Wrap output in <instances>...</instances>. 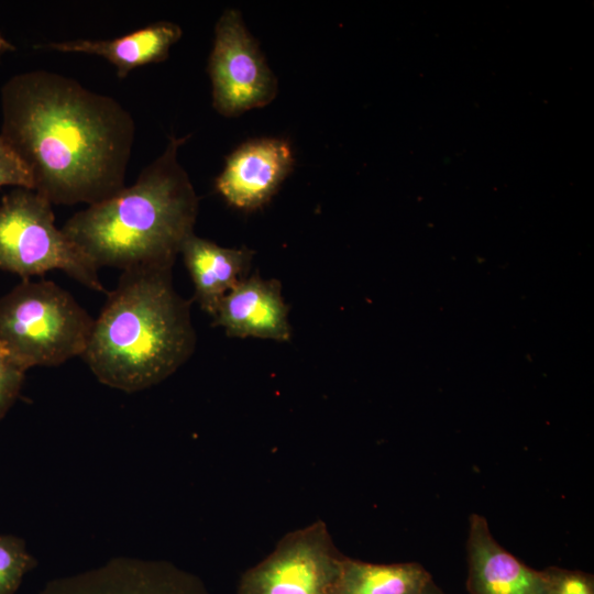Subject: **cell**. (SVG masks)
Returning <instances> with one entry per match:
<instances>
[{"instance_id":"9c48e42d","label":"cell","mask_w":594,"mask_h":594,"mask_svg":"<svg viewBox=\"0 0 594 594\" xmlns=\"http://www.w3.org/2000/svg\"><path fill=\"white\" fill-rule=\"evenodd\" d=\"M293 167L294 156L287 141L249 140L226 158L215 188L229 205L252 211L270 201Z\"/></svg>"},{"instance_id":"277c9868","label":"cell","mask_w":594,"mask_h":594,"mask_svg":"<svg viewBox=\"0 0 594 594\" xmlns=\"http://www.w3.org/2000/svg\"><path fill=\"white\" fill-rule=\"evenodd\" d=\"M95 319L50 280L23 279L0 298V345L25 371L82 356Z\"/></svg>"},{"instance_id":"ffe728a7","label":"cell","mask_w":594,"mask_h":594,"mask_svg":"<svg viewBox=\"0 0 594 594\" xmlns=\"http://www.w3.org/2000/svg\"><path fill=\"white\" fill-rule=\"evenodd\" d=\"M425 594H442L433 584L426 591Z\"/></svg>"},{"instance_id":"ac0fdd59","label":"cell","mask_w":594,"mask_h":594,"mask_svg":"<svg viewBox=\"0 0 594 594\" xmlns=\"http://www.w3.org/2000/svg\"><path fill=\"white\" fill-rule=\"evenodd\" d=\"M547 572L548 594H594L593 580L585 573L557 568L548 569Z\"/></svg>"},{"instance_id":"d6986e66","label":"cell","mask_w":594,"mask_h":594,"mask_svg":"<svg viewBox=\"0 0 594 594\" xmlns=\"http://www.w3.org/2000/svg\"><path fill=\"white\" fill-rule=\"evenodd\" d=\"M15 51V46L6 40L0 33V57L8 53Z\"/></svg>"},{"instance_id":"5bb4252c","label":"cell","mask_w":594,"mask_h":594,"mask_svg":"<svg viewBox=\"0 0 594 594\" xmlns=\"http://www.w3.org/2000/svg\"><path fill=\"white\" fill-rule=\"evenodd\" d=\"M431 584L417 563L375 564L343 556L334 594H425Z\"/></svg>"},{"instance_id":"9a60e30c","label":"cell","mask_w":594,"mask_h":594,"mask_svg":"<svg viewBox=\"0 0 594 594\" xmlns=\"http://www.w3.org/2000/svg\"><path fill=\"white\" fill-rule=\"evenodd\" d=\"M37 564L23 539L0 535V594H14L26 573Z\"/></svg>"},{"instance_id":"30bf717a","label":"cell","mask_w":594,"mask_h":594,"mask_svg":"<svg viewBox=\"0 0 594 594\" xmlns=\"http://www.w3.org/2000/svg\"><path fill=\"white\" fill-rule=\"evenodd\" d=\"M288 310L280 283L254 274L240 280L223 297L213 324L223 327L229 337L286 342L292 338Z\"/></svg>"},{"instance_id":"3957f363","label":"cell","mask_w":594,"mask_h":594,"mask_svg":"<svg viewBox=\"0 0 594 594\" xmlns=\"http://www.w3.org/2000/svg\"><path fill=\"white\" fill-rule=\"evenodd\" d=\"M188 138L170 135L133 185L76 212L61 228L97 268L173 267L198 213L199 199L177 160Z\"/></svg>"},{"instance_id":"52a82bcc","label":"cell","mask_w":594,"mask_h":594,"mask_svg":"<svg viewBox=\"0 0 594 594\" xmlns=\"http://www.w3.org/2000/svg\"><path fill=\"white\" fill-rule=\"evenodd\" d=\"M342 557L318 520L284 536L242 574L237 594H334Z\"/></svg>"},{"instance_id":"4fadbf2b","label":"cell","mask_w":594,"mask_h":594,"mask_svg":"<svg viewBox=\"0 0 594 594\" xmlns=\"http://www.w3.org/2000/svg\"><path fill=\"white\" fill-rule=\"evenodd\" d=\"M180 26L169 21H158L112 40H69L52 42L47 50L63 53H84L101 56L125 78L138 67L167 59L170 47L179 41Z\"/></svg>"},{"instance_id":"ba28073f","label":"cell","mask_w":594,"mask_h":594,"mask_svg":"<svg viewBox=\"0 0 594 594\" xmlns=\"http://www.w3.org/2000/svg\"><path fill=\"white\" fill-rule=\"evenodd\" d=\"M41 594H210L195 574L172 562L116 557L103 564L48 581Z\"/></svg>"},{"instance_id":"8992f818","label":"cell","mask_w":594,"mask_h":594,"mask_svg":"<svg viewBox=\"0 0 594 594\" xmlns=\"http://www.w3.org/2000/svg\"><path fill=\"white\" fill-rule=\"evenodd\" d=\"M212 105L223 117H237L274 100L277 79L237 9H227L215 29L208 61Z\"/></svg>"},{"instance_id":"7a4b0ae2","label":"cell","mask_w":594,"mask_h":594,"mask_svg":"<svg viewBox=\"0 0 594 594\" xmlns=\"http://www.w3.org/2000/svg\"><path fill=\"white\" fill-rule=\"evenodd\" d=\"M172 268L122 271L81 356L100 383L140 392L166 380L194 353L190 301L175 290Z\"/></svg>"},{"instance_id":"7c38bea8","label":"cell","mask_w":594,"mask_h":594,"mask_svg":"<svg viewBox=\"0 0 594 594\" xmlns=\"http://www.w3.org/2000/svg\"><path fill=\"white\" fill-rule=\"evenodd\" d=\"M179 253L193 279L195 299L212 317L223 297L246 277L254 255L246 246L222 248L195 233L185 240Z\"/></svg>"},{"instance_id":"8fae6325","label":"cell","mask_w":594,"mask_h":594,"mask_svg":"<svg viewBox=\"0 0 594 594\" xmlns=\"http://www.w3.org/2000/svg\"><path fill=\"white\" fill-rule=\"evenodd\" d=\"M468 552L471 594H548L547 570H532L502 548L479 515L470 520Z\"/></svg>"},{"instance_id":"2e32d148","label":"cell","mask_w":594,"mask_h":594,"mask_svg":"<svg viewBox=\"0 0 594 594\" xmlns=\"http://www.w3.org/2000/svg\"><path fill=\"white\" fill-rule=\"evenodd\" d=\"M34 190L33 175L14 148L0 135V187Z\"/></svg>"},{"instance_id":"5b68a950","label":"cell","mask_w":594,"mask_h":594,"mask_svg":"<svg viewBox=\"0 0 594 594\" xmlns=\"http://www.w3.org/2000/svg\"><path fill=\"white\" fill-rule=\"evenodd\" d=\"M0 268L23 279L59 270L92 290L107 293L98 268L55 226L52 204L32 189L15 188L2 197Z\"/></svg>"},{"instance_id":"e0dca14e","label":"cell","mask_w":594,"mask_h":594,"mask_svg":"<svg viewBox=\"0 0 594 594\" xmlns=\"http://www.w3.org/2000/svg\"><path fill=\"white\" fill-rule=\"evenodd\" d=\"M25 372L0 345V419L4 417L18 398Z\"/></svg>"},{"instance_id":"6da1fadb","label":"cell","mask_w":594,"mask_h":594,"mask_svg":"<svg viewBox=\"0 0 594 594\" xmlns=\"http://www.w3.org/2000/svg\"><path fill=\"white\" fill-rule=\"evenodd\" d=\"M1 136L30 168L52 205H94L124 187L135 136L116 99L59 74L34 70L1 89Z\"/></svg>"}]
</instances>
